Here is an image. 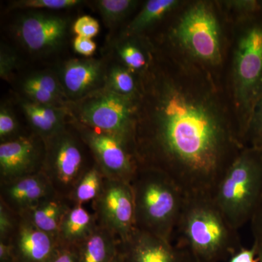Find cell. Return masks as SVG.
<instances>
[{
    "instance_id": "18",
    "label": "cell",
    "mask_w": 262,
    "mask_h": 262,
    "mask_svg": "<svg viewBox=\"0 0 262 262\" xmlns=\"http://www.w3.org/2000/svg\"><path fill=\"white\" fill-rule=\"evenodd\" d=\"M25 100L39 104L67 106L69 103L56 73L49 71L34 72L21 84Z\"/></svg>"
},
{
    "instance_id": "15",
    "label": "cell",
    "mask_w": 262,
    "mask_h": 262,
    "mask_svg": "<svg viewBox=\"0 0 262 262\" xmlns=\"http://www.w3.org/2000/svg\"><path fill=\"white\" fill-rule=\"evenodd\" d=\"M10 243L15 262H51L60 248L54 237L38 228L24 215H19Z\"/></svg>"
},
{
    "instance_id": "40",
    "label": "cell",
    "mask_w": 262,
    "mask_h": 262,
    "mask_svg": "<svg viewBox=\"0 0 262 262\" xmlns=\"http://www.w3.org/2000/svg\"><path fill=\"white\" fill-rule=\"evenodd\" d=\"M186 262H198L195 261V260L194 259V258H192L189 255V257H188L187 261Z\"/></svg>"
},
{
    "instance_id": "22",
    "label": "cell",
    "mask_w": 262,
    "mask_h": 262,
    "mask_svg": "<svg viewBox=\"0 0 262 262\" xmlns=\"http://www.w3.org/2000/svg\"><path fill=\"white\" fill-rule=\"evenodd\" d=\"M180 4L177 0H149L129 23L124 37H138Z\"/></svg>"
},
{
    "instance_id": "5",
    "label": "cell",
    "mask_w": 262,
    "mask_h": 262,
    "mask_svg": "<svg viewBox=\"0 0 262 262\" xmlns=\"http://www.w3.org/2000/svg\"><path fill=\"white\" fill-rule=\"evenodd\" d=\"M213 199L236 230L251 222L262 201L261 149H243L227 169Z\"/></svg>"
},
{
    "instance_id": "41",
    "label": "cell",
    "mask_w": 262,
    "mask_h": 262,
    "mask_svg": "<svg viewBox=\"0 0 262 262\" xmlns=\"http://www.w3.org/2000/svg\"><path fill=\"white\" fill-rule=\"evenodd\" d=\"M258 4H259V13L262 15V0L258 1Z\"/></svg>"
},
{
    "instance_id": "24",
    "label": "cell",
    "mask_w": 262,
    "mask_h": 262,
    "mask_svg": "<svg viewBox=\"0 0 262 262\" xmlns=\"http://www.w3.org/2000/svg\"><path fill=\"white\" fill-rule=\"evenodd\" d=\"M106 179L102 170L95 163L76 184L70 201L74 205H84L95 201L101 194Z\"/></svg>"
},
{
    "instance_id": "32",
    "label": "cell",
    "mask_w": 262,
    "mask_h": 262,
    "mask_svg": "<svg viewBox=\"0 0 262 262\" xmlns=\"http://www.w3.org/2000/svg\"><path fill=\"white\" fill-rule=\"evenodd\" d=\"M99 30V23L91 15H82L73 24V32L79 37L92 39L97 35Z\"/></svg>"
},
{
    "instance_id": "37",
    "label": "cell",
    "mask_w": 262,
    "mask_h": 262,
    "mask_svg": "<svg viewBox=\"0 0 262 262\" xmlns=\"http://www.w3.org/2000/svg\"><path fill=\"white\" fill-rule=\"evenodd\" d=\"M251 222L253 237L262 236V201Z\"/></svg>"
},
{
    "instance_id": "38",
    "label": "cell",
    "mask_w": 262,
    "mask_h": 262,
    "mask_svg": "<svg viewBox=\"0 0 262 262\" xmlns=\"http://www.w3.org/2000/svg\"><path fill=\"white\" fill-rule=\"evenodd\" d=\"M253 247L256 252V259L258 262H262V236L254 237Z\"/></svg>"
},
{
    "instance_id": "6",
    "label": "cell",
    "mask_w": 262,
    "mask_h": 262,
    "mask_svg": "<svg viewBox=\"0 0 262 262\" xmlns=\"http://www.w3.org/2000/svg\"><path fill=\"white\" fill-rule=\"evenodd\" d=\"M173 44L191 61L215 67L222 61V30L211 3L196 2L184 10L170 33Z\"/></svg>"
},
{
    "instance_id": "26",
    "label": "cell",
    "mask_w": 262,
    "mask_h": 262,
    "mask_svg": "<svg viewBox=\"0 0 262 262\" xmlns=\"http://www.w3.org/2000/svg\"><path fill=\"white\" fill-rule=\"evenodd\" d=\"M139 2L134 0H97L94 2L107 27H115L135 9Z\"/></svg>"
},
{
    "instance_id": "7",
    "label": "cell",
    "mask_w": 262,
    "mask_h": 262,
    "mask_svg": "<svg viewBox=\"0 0 262 262\" xmlns=\"http://www.w3.org/2000/svg\"><path fill=\"white\" fill-rule=\"evenodd\" d=\"M137 101L104 87L67 106L76 121L119 136L134 146Z\"/></svg>"
},
{
    "instance_id": "20",
    "label": "cell",
    "mask_w": 262,
    "mask_h": 262,
    "mask_svg": "<svg viewBox=\"0 0 262 262\" xmlns=\"http://www.w3.org/2000/svg\"><path fill=\"white\" fill-rule=\"evenodd\" d=\"M73 205L69 198L55 193L22 215L28 217L38 228L58 241V229L62 219Z\"/></svg>"
},
{
    "instance_id": "16",
    "label": "cell",
    "mask_w": 262,
    "mask_h": 262,
    "mask_svg": "<svg viewBox=\"0 0 262 262\" xmlns=\"http://www.w3.org/2000/svg\"><path fill=\"white\" fill-rule=\"evenodd\" d=\"M55 193L51 182L42 172L0 183V202L18 215L27 213Z\"/></svg>"
},
{
    "instance_id": "30",
    "label": "cell",
    "mask_w": 262,
    "mask_h": 262,
    "mask_svg": "<svg viewBox=\"0 0 262 262\" xmlns=\"http://www.w3.org/2000/svg\"><path fill=\"white\" fill-rule=\"evenodd\" d=\"M18 220L19 215L0 202V241L10 242Z\"/></svg>"
},
{
    "instance_id": "2",
    "label": "cell",
    "mask_w": 262,
    "mask_h": 262,
    "mask_svg": "<svg viewBox=\"0 0 262 262\" xmlns=\"http://www.w3.org/2000/svg\"><path fill=\"white\" fill-rule=\"evenodd\" d=\"M174 237L176 246L198 262L227 261L242 248L238 230L229 225L213 196H185Z\"/></svg>"
},
{
    "instance_id": "23",
    "label": "cell",
    "mask_w": 262,
    "mask_h": 262,
    "mask_svg": "<svg viewBox=\"0 0 262 262\" xmlns=\"http://www.w3.org/2000/svg\"><path fill=\"white\" fill-rule=\"evenodd\" d=\"M138 37H124L115 46L119 63L134 75H140L147 69L150 61V50H144L138 42Z\"/></svg>"
},
{
    "instance_id": "19",
    "label": "cell",
    "mask_w": 262,
    "mask_h": 262,
    "mask_svg": "<svg viewBox=\"0 0 262 262\" xmlns=\"http://www.w3.org/2000/svg\"><path fill=\"white\" fill-rule=\"evenodd\" d=\"M98 225L94 213L84 205H73L62 219L58 233L60 247L76 248L88 238Z\"/></svg>"
},
{
    "instance_id": "8",
    "label": "cell",
    "mask_w": 262,
    "mask_h": 262,
    "mask_svg": "<svg viewBox=\"0 0 262 262\" xmlns=\"http://www.w3.org/2000/svg\"><path fill=\"white\" fill-rule=\"evenodd\" d=\"M46 145L42 172L57 194L70 199L76 184L96 163L94 158L70 122L46 141Z\"/></svg>"
},
{
    "instance_id": "28",
    "label": "cell",
    "mask_w": 262,
    "mask_h": 262,
    "mask_svg": "<svg viewBox=\"0 0 262 262\" xmlns=\"http://www.w3.org/2000/svg\"><path fill=\"white\" fill-rule=\"evenodd\" d=\"M27 133L20 130L18 119L12 108L5 104L0 108V141L1 143L14 140Z\"/></svg>"
},
{
    "instance_id": "27",
    "label": "cell",
    "mask_w": 262,
    "mask_h": 262,
    "mask_svg": "<svg viewBox=\"0 0 262 262\" xmlns=\"http://www.w3.org/2000/svg\"><path fill=\"white\" fill-rule=\"evenodd\" d=\"M80 0H18L11 2V9L63 10L75 8L83 3Z\"/></svg>"
},
{
    "instance_id": "3",
    "label": "cell",
    "mask_w": 262,
    "mask_h": 262,
    "mask_svg": "<svg viewBox=\"0 0 262 262\" xmlns=\"http://www.w3.org/2000/svg\"><path fill=\"white\" fill-rule=\"evenodd\" d=\"M136 228L173 242L185 195L163 172L139 167L130 182Z\"/></svg>"
},
{
    "instance_id": "29",
    "label": "cell",
    "mask_w": 262,
    "mask_h": 262,
    "mask_svg": "<svg viewBox=\"0 0 262 262\" xmlns=\"http://www.w3.org/2000/svg\"><path fill=\"white\" fill-rule=\"evenodd\" d=\"M245 147L261 149L262 146V95L258 99L244 138Z\"/></svg>"
},
{
    "instance_id": "1",
    "label": "cell",
    "mask_w": 262,
    "mask_h": 262,
    "mask_svg": "<svg viewBox=\"0 0 262 262\" xmlns=\"http://www.w3.org/2000/svg\"><path fill=\"white\" fill-rule=\"evenodd\" d=\"M150 50L139 76L134 134L139 166L168 175L185 196H213L245 147L211 76Z\"/></svg>"
},
{
    "instance_id": "9",
    "label": "cell",
    "mask_w": 262,
    "mask_h": 262,
    "mask_svg": "<svg viewBox=\"0 0 262 262\" xmlns=\"http://www.w3.org/2000/svg\"><path fill=\"white\" fill-rule=\"evenodd\" d=\"M105 177L130 183L139 169L135 149L130 143L110 133L91 128L71 118Z\"/></svg>"
},
{
    "instance_id": "34",
    "label": "cell",
    "mask_w": 262,
    "mask_h": 262,
    "mask_svg": "<svg viewBox=\"0 0 262 262\" xmlns=\"http://www.w3.org/2000/svg\"><path fill=\"white\" fill-rule=\"evenodd\" d=\"M227 262H258L254 248L242 247L227 260Z\"/></svg>"
},
{
    "instance_id": "42",
    "label": "cell",
    "mask_w": 262,
    "mask_h": 262,
    "mask_svg": "<svg viewBox=\"0 0 262 262\" xmlns=\"http://www.w3.org/2000/svg\"><path fill=\"white\" fill-rule=\"evenodd\" d=\"M261 151H262V146H261Z\"/></svg>"
},
{
    "instance_id": "11",
    "label": "cell",
    "mask_w": 262,
    "mask_h": 262,
    "mask_svg": "<svg viewBox=\"0 0 262 262\" xmlns=\"http://www.w3.org/2000/svg\"><path fill=\"white\" fill-rule=\"evenodd\" d=\"M70 20L61 15L29 12L15 24V34L27 51L35 54L56 51L63 46Z\"/></svg>"
},
{
    "instance_id": "4",
    "label": "cell",
    "mask_w": 262,
    "mask_h": 262,
    "mask_svg": "<svg viewBox=\"0 0 262 262\" xmlns=\"http://www.w3.org/2000/svg\"><path fill=\"white\" fill-rule=\"evenodd\" d=\"M232 89L241 139L262 95V15L243 18L234 49Z\"/></svg>"
},
{
    "instance_id": "21",
    "label": "cell",
    "mask_w": 262,
    "mask_h": 262,
    "mask_svg": "<svg viewBox=\"0 0 262 262\" xmlns=\"http://www.w3.org/2000/svg\"><path fill=\"white\" fill-rule=\"evenodd\" d=\"M120 241L107 229L98 226L76 247L79 262H112L119 252Z\"/></svg>"
},
{
    "instance_id": "31",
    "label": "cell",
    "mask_w": 262,
    "mask_h": 262,
    "mask_svg": "<svg viewBox=\"0 0 262 262\" xmlns=\"http://www.w3.org/2000/svg\"><path fill=\"white\" fill-rule=\"evenodd\" d=\"M18 63V56L13 50L5 45H1L0 50V77L3 80H9Z\"/></svg>"
},
{
    "instance_id": "36",
    "label": "cell",
    "mask_w": 262,
    "mask_h": 262,
    "mask_svg": "<svg viewBox=\"0 0 262 262\" xmlns=\"http://www.w3.org/2000/svg\"><path fill=\"white\" fill-rule=\"evenodd\" d=\"M0 262H15L13 247L10 242L0 241Z\"/></svg>"
},
{
    "instance_id": "33",
    "label": "cell",
    "mask_w": 262,
    "mask_h": 262,
    "mask_svg": "<svg viewBox=\"0 0 262 262\" xmlns=\"http://www.w3.org/2000/svg\"><path fill=\"white\" fill-rule=\"evenodd\" d=\"M73 48L76 53L81 56L89 57L94 54L97 46L92 39L76 36L73 40Z\"/></svg>"
},
{
    "instance_id": "39",
    "label": "cell",
    "mask_w": 262,
    "mask_h": 262,
    "mask_svg": "<svg viewBox=\"0 0 262 262\" xmlns=\"http://www.w3.org/2000/svg\"><path fill=\"white\" fill-rule=\"evenodd\" d=\"M112 262H124L121 254H120V251H119L117 256H115V258H114L113 261Z\"/></svg>"
},
{
    "instance_id": "13",
    "label": "cell",
    "mask_w": 262,
    "mask_h": 262,
    "mask_svg": "<svg viewBox=\"0 0 262 262\" xmlns=\"http://www.w3.org/2000/svg\"><path fill=\"white\" fill-rule=\"evenodd\" d=\"M106 67L103 60L96 58H72L63 62L56 74L69 102L104 88Z\"/></svg>"
},
{
    "instance_id": "12",
    "label": "cell",
    "mask_w": 262,
    "mask_h": 262,
    "mask_svg": "<svg viewBox=\"0 0 262 262\" xmlns=\"http://www.w3.org/2000/svg\"><path fill=\"white\" fill-rule=\"evenodd\" d=\"M46 151V141L31 131L1 143L0 183L42 172Z\"/></svg>"
},
{
    "instance_id": "14",
    "label": "cell",
    "mask_w": 262,
    "mask_h": 262,
    "mask_svg": "<svg viewBox=\"0 0 262 262\" xmlns=\"http://www.w3.org/2000/svg\"><path fill=\"white\" fill-rule=\"evenodd\" d=\"M124 262H186L189 254L163 238L135 229L119 244Z\"/></svg>"
},
{
    "instance_id": "10",
    "label": "cell",
    "mask_w": 262,
    "mask_h": 262,
    "mask_svg": "<svg viewBox=\"0 0 262 262\" xmlns=\"http://www.w3.org/2000/svg\"><path fill=\"white\" fill-rule=\"evenodd\" d=\"M92 207L98 225L115 234L120 242L126 241L136 229L130 183L106 178L101 194L92 202Z\"/></svg>"
},
{
    "instance_id": "17",
    "label": "cell",
    "mask_w": 262,
    "mask_h": 262,
    "mask_svg": "<svg viewBox=\"0 0 262 262\" xmlns=\"http://www.w3.org/2000/svg\"><path fill=\"white\" fill-rule=\"evenodd\" d=\"M31 132L40 136L45 141L64 128L70 120L67 106H51L20 101Z\"/></svg>"
},
{
    "instance_id": "35",
    "label": "cell",
    "mask_w": 262,
    "mask_h": 262,
    "mask_svg": "<svg viewBox=\"0 0 262 262\" xmlns=\"http://www.w3.org/2000/svg\"><path fill=\"white\" fill-rule=\"evenodd\" d=\"M51 262H79L76 248L60 247Z\"/></svg>"
},
{
    "instance_id": "25",
    "label": "cell",
    "mask_w": 262,
    "mask_h": 262,
    "mask_svg": "<svg viewBox=\"0 0 262 262\" xmlns=\"http://www.w3.org/2000/svg\"><path fill=\"white\" fill-rule=\"evenodd\" d=\"M105 87L117 94L137 99L139 98V81L135 75L119 62L106 67Z\"/></svg>"
}]
</instances>
